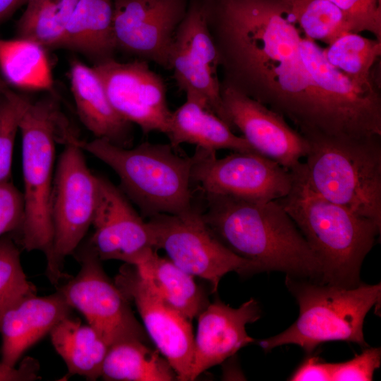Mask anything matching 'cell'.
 <instances>
[{"label":"cell","instance_id":"obj_35","mask_svg":"<svg viewBox=\"0 0 381 381\" xmlns=\"http://www.w3.org/2000/svg\"><path fill=\"white\" fill-rule=\"evenodd\" d=\"M23 215V193L10 181L0 183V238L20 230Z\"/></svg>","mask_w":381,"mask_h":381},{"label":"cell","instance_id":"obj_20","mask_svg":"<svg viewBox=\"0 0 381 381\" xmlns=\"http://www.w3.org/2000/svg\"><path fill=\"white\" fill-rule=\"evenodd\" d=\"M72 307L60 291L46 296H25L0 320L1 361L15 367L23 353L61 320L71 315Z\"/></svg>","mask_w":381,"mask_h":381},{"label":"cell","instance_id":"obj_12","mask_svg":"<svg viewBox=\"0 0 381 381\" xmlns=\"http://www.w3.org/2000/svg\"><path fill=\"white\" fill-rule=\"evenodd\" d=\"M169 64L179 89L197 97L231 128L221 96L218 54L200 0L190 1L176 30Z\"/></svg>","mask_w":381,"mask_h":381},{"label":"cell","instance_id":"obj_37","mask_svg":"<svg viewBox=\"0 0 381 381\" xmlns=\"http://www.w3.org/2000/svg\"><path fill=\"white\" fill-rule=\"evenodd\" d=\"M39 365L36 360L26 358L18 368L10 367L0 361V381H32L37 375Z\"/></svg>","mask_w":381,"mask_h":381},{"label":"cell","instance_id":"obj_23","mask_svg":"<svg viewBox=\"0 0 381 381\" xmlns=\"http://www.w3.org/2000/svg\"><path fill=\"white\" fill-rule=\"evenodd\" d=\"M114 0H78L57 48L87 57L93 65L114 59Z\"/></svg>","mask_w":381,"mask_h":381},{"label":"cell","instance_id":"obj_1","mask_svg":"<svg viewBox=\"0 0 381 381\" xmlns=\"http://www.w3.org/2000/svg\"><path fill=\"white\" fill-rule=\"evenodd\" d=\"M217 52L221 87L291 121L304 136H358L346 111L313 80L300 29L283 0H200Z\"/></svg>","mask_w":381,"mask_h":381},{"label":"cell","instance_id":"obj_8","mask_svg":"<svg viewBox=\"0 0 381 381\" xmlns=\"http://www.w3.org/2000/svg\"><path fill=\"white\" fill-rule=\"evenodd\" d=\"M79 141L65 145L54 171L50 206L53 248L46 271L54 284L66 276L63 262L86 235L96 204L97 175L88 168Z\"/></svg>","mask_w":381,"mask_h":381},{"label":"cell","instance_id":"obj_2","mask_svg":"<svg viewBox=\"0 0 381 381\" xmlns=\"http://www.w3.org/2000/svg\"><path fill=\"white\" fill-rule=\"evenodd\" d=\"M202 217L231 251L255 262L260 272L320 282L321 265L292 219L277 200L205 195Z\"/></svg>","mask_w":381,"mask_h":381},{"label":"cell","instance_id":"obj_29","mask_svg":"<svg viewBox=\"0 0 381 381\" xmlns=\"http://www.w3.org/2000/svg\"><path fill=\"white\" fill-rule=\"evenodd\" d=\"M327 61L351 80L375 85L371 71L381 55V42L358 33L346 32L323 49Z\"/></svg>","mask_w":381,"mask_h":381},{"label":"cell","instance_id":"obj_38","mask_svg":"<svg viewBox=\"0 0 381 381\" xmlns=\"http://www.w3.org/2000/svg\"><path fill=\"white\" fill-rule=\"evenodd\" d=\"M28 0H0V23L11 16Z\"/></svg>","mask_w":381,"mask_h":381},{"label":"cell","instance_id":"obj_4","mask_svg":"<svg viewBox=\"0 0 381 381\" xmlns=\"http://www.w3.org/2000/svg\"><path fill=\"white\" fill-rule=\"evenodd\" d=\"M22 138L24 215L20 243L27 251L40 250L52 260L53 226L51 196L56 143L79 141L54 95L29 99L19 121Z\"/></svg>","mask_w":381,"mask_h":381},{"label":"cell","instance_id":"obj_6","mask_svg":"<svg viewBox=\"0 0 381 381\" xmlns=\"http://www.w3.org/2000/svg\"><path fill=\"white\" fill-rule=\"evenodd\" d=\"M78 145L116 172L121 190L147 217L178 214L193 207V159L179 155V148L148 142L123 147L102 138Z\"/></svg>","mask_w":381,"mask_h":381},{"label":"cell","instance_id":"obj_3","mask_svg":"<svg viewBox=\"0 0 381 381\" xmlns=\"http://www.w3.org/2000/svg\"><path fill=\"white\" fill-rule=\"evenodd\" d=\"M291 171V188L277 201L318 258L320 283L344 288L358 286L361 265L381 225L317 193L306 179L302 162Z\"/></svg>","mask_w":381,"mask_h":381},{"label":"cell","instance_id":"obj_21","mask_svg":"<svg viewBox=\"0 0 381 381\" xmlns=\"http://www.w3.org/2000/svg\"><path fill=\"white\" fill-rule=\"evenodd\" d=\"M69 76L76 111L86 128L96 138L130 147L133 138L132 123L114 110L92 66L73 60Z\"/></svg>","mask_w":381,"mask_h":381},{"label":"cell","instance_id":"obj_14","mask_svg":"<svg viewBox=\"0 0 381 381\" xmlns=\"http://www.w3.org/2000/svg\"><path fill=\"white\" fill-rule=\"evenodd\" d=\"M190 0H114L116 51L169 70L176 30Z\"/></svg>","mask_w":381,"mask_h":381},{"label":"cell","instance_id":"obj_16","mask_svg":"<svg viewBox=\"0 0 381 381\" xmlns=\"http://www.w3.org/2000/svg\"><path fill=\"white\" fill-rule=\"evenodd\" d=\"M114 110L125 120L138 125L144 133L167 134L172 111L160 75L148 62L135 59L121 63L114 59L92 66Z\"/></svg>","mask_w":381,"mask_h":381},{"label":"cell","instance_id":"obj_9","mask_svg":"<svg viewBox=\"0 0 381 381\" xmlns=\"http://www.w3.org/2000/svg\"><path fill=\"white\" fill-rule=\"evenodd\" d=\"M202 212L192 207L178 214L149 217L156 246L178 267L208 282L217 292L222 278L234 272L241 276L260 272L257 265L234 253L211 231Z\"/></svg>","mask_w":381,"mask_h":381},{"label":"cell","instance_id":"obj_5","mask_svg":"<svg viewBox=\"0 0 381 381\" xmlns=\"http://www.w3.org/2000/svg\"><path fill=\"white\" fill-rule=\"evenodd\" d=\"M304 137L308 148L302 165L310 187L381 225V135Z\"/></svg>","mask_w":381,"mask_h":381},{"label":"cell","instance_id":"obj_31","mask_svg":"<svg viewBox=\"0 0 381 381\" xmlns=\"http://www.w3.org/2000/svg\"><path fill=\"white\" fill-rule=\"evenodd\" d=\"M34 294L36 287L24 272L18 246L4 235L0 238V320L11 306Z\"/></svg>","mask_w":381,"mask_h":381},{"label":"cell","instance_id":"obj_19","mask_svg":"<svg viewBox=\"0 0 381 381\" xmlns=\"http://www.w3.org/2000/svg\"><path fill=\"white\" fill-rule=\"evenodd\" d=\"M300 50L317 85L332 97L367 134L381 135V97L378 87L361 85L331 65L315 41L303 37Z\"/></svg>","mask_w":381,"mask_h":381},{"label":"cell","instance_id":"obj_32","mask_svg":"<svg viewBox=\"0 0 381 381\" xmlns=\"http://www.w3.org/2000/svg\"><path fill=\"white\" fill-rule=\"evenodd\" d=\"M28 101L10 89L0 99V183L10 181L15 138Z\"/></svg>","mask_w":381,"mask_h":381},{"label":"cell","instance_id":"obj_15","mask_svg":"<svg viewBox=\"0 0 381 381\" xmlns=\"http://www.w3.org/2000/svg\"><path fill=\"white\" fill-rule=\"evenodd\" d=\"M114 283L136 307L145 331L169 363L177 380H190L194 351L190 321L156 293L135 265L125 263Z\"/></svg>","mask_w":381,"mask_h":381},{"label":"cell","instance_id":"obj_27","mask_svg":"<svg viewBox=\"0 0 381 381\" xmlns=\"http://www.w3.org/2000/svg\"><path fill=\"white\" fill-rule=\"evenodd\" d=\"M0 70L8 84L25 90H51L54 80L46 48L26 38H0Z\"/></svg>","mask_w":381,"mask_h":381},{"label":"cell","instance_id":"obj_28","mask_svg":"<svg viewBox=\"0 0 381 381\" xmlns=\"http://www.w3.org/2000/svg\"><path fill=\"white\" fill-rule=\"evenodd\" d=\"M78 0H28L17 23L18 37L57 48Z\"/></svg>","mask_w":381,"mask_h":381},{"label":"cell","instance_id":"obj_22","mask_svg":"<svg viewBox=\"0 0 381 381\" xmlns=\"http://www.w3.org/2000/svg\"><path fill=\"white\" fill-rule=\"evenodd\" d=\"M186 95V102L172 112L170 119L166 135L171 146L179 148L181 144L189 143L196 148L211 152L221 149L255 152L243 136L234 134L197 97Z\"/></svg>","mask_w":381,"mask_h":381},{"label":"cell","instance_id":"obj_18","mask_svg":"<svg viewBox=\"0 0 381 381\" xmlns=\"http://www.w3.org/2000/svg\"><path fill=\"white\" fill-rule=\"evenodd\" d=\"M260 318L258 303L253 298L237 308L216 300L198 315L190 380L223 363L239 349L255 341L246 327Z\"/></svg>","mask_w":381,"mask_h":381},{"label":"cell","instance_id":"obj_13","mask_svg":"<svg viewBox=\"0 0 381 381\" xmlns=\"http://www.w3.org/2000/svg\"><path fill=\"white\" fill-rule=\"evenodd\" d=\"M97 198L92 222L94 233L85 246L101 260L138 265L157 252L148 221L133 207L123 191L97 175Z\"/></svg>","mask_w":381,"mask_h":381},{"label":"cell","instance_id":"obj_39","mask_svg":"<svg viewBox=\"0 0 381 381\" xmlns=\"http://www.w3.org/2000/svg\"><path fill=\"white\" fill-rule=\"evenodd\" d=\"M8 89V83L3 77L0 76V98L4 95Z\"/></svg>","mask_w":381,"mask_h":381},{"label":"cell","instance_id":"obj_34","mask_svg":"<svg viewBox=\"0 0 381 381\" xmlns=\"http://www.w3.org/2000/svg\"><path fill=\"white\" fill-rule=\"evenodd\" d=\"M381 363L380 348H367L353 358L332 364L333 381H370Z\"/></svg>","mask_w":381,"mask_h":381},{"label":"cell","instance_id":"obj_24","mask_svg":"<svg viewBox=\"0 0 381 381\" xmlns=\"http://www.w3.org/2000/svg\"><path fill=\"white\" fill-rule=\"evenodd\" d=\"M49 334L70 375L91 380L101 377L109 346L90 325L69 315L59 321Z\"/></svg>","mask_w":381,"mask_h":381},{"label":"cell","instance_id":"obj_36","mask_svg":"<svg viewBox=\"0 0 381 381\" xmlns=\"http://www.w3.org/2000/svg\"><path fill=\"white\" fill-rule=\"evenodd\" d=\"M332 363L322 361L318 357H308L293 373L289 380L329 381L332 380Z\"/></svg>","mask_w":381,"mask_h":381},{"label":"cell","instance_id":"obj_26","mask_svg":"<svg viewBox=\"0 0 381 381\" xmlns=\"http://www.w3.org/2000/svg\"><path fill=\"white\" fill-rule=\"evenodd\" d=\"M101 377L121 381L178 380L174 369L160 352L140 340H126L110 346Z\"/></svg>","mask_w":381,"mask_h":381},{"label":"cell","instance_id":"obj_30","mask_svg":"<svg viewBox=\"0 0 381 381\" xmlns=\"http://www.w3.org/2000/svg\"><path fill=\"white\" fill-rule=\"evenodd\" d=\"M305 37L328 45L351 32L341 11L330 0H283Z\"/></svg>","mask_w":381,"mask_h":381},{"label":"cell","instance_id":"obj_7","mask_svg":"<svg viewBox=\"0 0 381 381\" xmlns=\"http://www.w3.org/2000/svg\"><path fill=\"white\" fill-rule=\"evenodd\" d=\"M285 284L298 303L299 315L286 330L258 342L265 351L294 344L310 353L331 341L368 346L364 319L380 301V283L344 288L286 275Z\"/></svg>","mask_w":381,"mask_h":381},{"label":"cell","instance_id":"obj_10","mask_svg":"<svg viewBox=\"0 0 381 381\" xmlns=\"http://www.w3.org/2000/svg\"><path fill=\"white\" fill-rule=\"evenodd\" d=\"M192 159V180L205 195L277 200L292 186L291 170L255 152L217 158L216 152L196 148Z\"/></svg>","mask_w":381,"mask_h":381},{"label":"cell","instance_id":"obj_17","mask_svg":"<svg viewBox=\"0 0 381 381\" xmlns=\"http://www.w3.org/2000/svg\"><path fill=\"white\" fill-rule=\"evenodd\" d=\"M221 96L231 129L239 130L257 153L289 170L301 163L308 140L284 116L230 88L221 87Z\"/></svg>","mask_w":381,"mask_h":381},{"label":"cell","instance_id":"obj_11","mask_svg":"<svg viewBox=\"0 0 381 381\" xmlns=\"http://www.w3.org/2000/svg\"><path fill=\"white\" fill-rule=\"evenodd\" d=\"M80 270L59 291L80 311L109 347L126 340L145 342V329L130 302L104 272L101 260L85 246L78 252Z\"/></svg>","mask_w":381,"mask_h":381},{"label":"cell","instance_id":"obj_33","mask_svg":"<svg viewBox=\"0 0 381 381\" xmlns=\"http://www.w3.org/2000/svg\"><path fill=\"white\" fill-rule=\"evenodd\" d=\"M343 13L351 32H368L381 42V0H330Z\"/></svg>","mask_w":381,"mask_h":381},{"label":"cell","instance_id":"obj_40","mask_svg":"<svg viewBox=\"0 0 381 381\" xmlns=\"http://www.w3.org/2000/svg\"><path fill=\"white\" fill-rule=\"evenodd\" d=\"M1 99V98H0Z\"/></svg>","mask_w":381,"mask_h":381},{"label":"cell","instance_id":"obj_25","mask_svg":"<svg viewBox=\"0 0 381 381\" xmlns=\"http://www.w3.org/2000/svg\"><path fill=\"white\" fill-rule=\"evenodd\" d=\"M135 266L156 293L190 321L209 303L193 275L157 252Z\"/></svg>","mask_w":381,"mask_h":381}]
</instances>
